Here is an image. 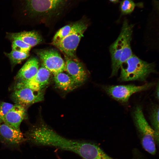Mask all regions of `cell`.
Here are the masks:
<instances>
[{
  "label": "cell",
  "mask_w": 159,
  "mask_h": 159,
  "mask_svg": "<svg viewBox=\"0 0 159 159\" xmlns=\"http://www.w3.org/2000/svg\"><path fill=\"white\" fill-rule=\"evenodd\" d=\"M7 36L10 40L14 38L19 39L31 47L40 43L42 41L41 36L34 31L10 33L8 34Z\"/></svg>",
  "instance_id": "obj_15"
},
{
  "label": "cell",
  "mask_w": 159,
  "mask_h": 159,
  "mask_svg": "<svg viewBox=\"0 0 159 159\" xmlns=\"http://www.w3.org/2000/svg\"><path fill=\"white\" fill-rule=\"evenodd\" d=\"M39 62L35 57L29 59L19 69L15 77L16 82L28 81L32 79L39 69Z\"/></svg>",
  "instance_id": "obj_13"
},
{
  "label": "cell",
  "mask_w": 159,
  "mask_h": 159,
  "mask_svg": "<svg viewBox=\"0 0 159 159\" xmlns=\"http://www.w3.org/2000/svg\"><path fill=\"white\" fill-rule=\"evenodd\" d=\"M138 6L133 0H122L120 2L119 8L122 15L130 14Z\"/></svg>",
  "instance_id": "obj_18"
},
{
  "label": "cell",
  "mask_w": 159,
  "mask_h": 159,
  "mask_svg": "<svg viewBox=\"0 0 159 159\" xmlns=\"http://www.w3.org/2000/svg\"><path fill=\"white\" fill-rule=\"evenodd\" d=\"M65 65L64 71L69 75L79 85L87 79V72L83 65L76 59H72L65 56Z\"/></svg>",
  "instance_id": "obj_11"
},
{
  "label": "cell",
  "mask_w": 159,
  "mask_h": 159,
  "mask_svg": "<svg viewBox=\"0 0 159 159\" xmlns=\"http://www.w3.org/2000/svg\"><path fill=\"white\" fill-rule=\"evenodd\" d=\"M155 92V95L156 98L158 100L159 99V84L158 82L156 86Z\"/></svg>",
  "instance_id": "obj_23"
},
{
  "label": "cell",
  "mask_w": 159,
  "mask_h": 159,
  "mask_svg": "<svg viewBox=\"0 0 159 159\" xmlns=\"http://www.w3.org/2000/svg\"><path fill=\"white\" fill-rule=\"evenodd\" d=\"M26 141L20 129H16L3 123L0 124V143L8 148L18 149Z\"/></svg>",
  "instance_id": "obj_9"
},
{
  "label": "cell",
  "mask_w": 159,
  "mask_h": 159,
  "mask_svg": "<svg viewBox=\"0 0 159 159\" xmlns=\"http://www.w3.org/2000/svg\"><path fill=\"white\" fill-rule=\"evenodd\" d=\"M12 41V50L24 52H29L31 47L21 40L18 38L11 39Z\"/></svg>",
  "instance_id": "obj_20"
},
{
  "label": "cell",
  "mask_w": 159,
  "mask_h": 159,
  "mask_svg": "<svg viewBox=\"0 0 159 159\" xmlns=\"http://www.w3.org/2000/svg\"><path fill=\"white\" fill-rule=\"evenodd\" d=\"M75 22L66 25L59 29L55 34L52 42L59 40L69 34L74 28Z\"/></svg>",
  "instance_id": "obj_21"
},
{
  "label": "cell",
  "mask_w": 159,
  "mask_h": 159,
  "mask_svg": "<svg viewBox=\"0 0 159 159\" xmlns=\"http://www.w3.org/2000/svg\"><path fill=\"white\" fill-rule=\"evenodd\" d=\"M13 66L26 59L29 56V52H24L12 50L9 53H5Z\"/></svg>",
  "instance_id": "obj_17"
},
{
  "label": "cell",
  "mask_w": 159,
  "mask_h": 159,
  "mask_svg": "<svg viewBox=\"0 0 159 159\" xmlns=\"http://www.w3.org/2000/svg\"><path fill=\"white\" fill-rule=\"evenodd\" d=\"M132 117L135 126L141 135L143 148L151 154H155L156 150L155 141L158 143L159 135L147 121L140 105L134 108Z\"/></svg>",
  "instance_id": "obj_4"
},
{
  "label": "cell",
  "mask_w": 159,
  "mask_h": 159,
  "mask_svg": "<svg viewBox=\"0 0 159 159\" xmlns=\"http://www.w3.org/2000/svg\"><path fill=\"white\" fill-rule=\"evenodd\" d=\"M11 97L15 104L25 108L42 100L44 94L42 91H36L24 88L15 89L11 95Z\"/></svg>",
  "instance_id": "obj_10"
},
{
  "label": "cell",
  "mask_w": 159,
  "mask_h": 159,
  "mask_svg": "<svg viewBox=\"0 0 159 159\" xmlns=\"http://www.w3.org/2000/svg\"><path fill=\"white\" fill-rule=\"evenodd\" d=\"M50 75L51 72L42 65L34 77L29 80L30 89L36 91H42L48 84Z\"/></svg>",
  "instance_id": "obj_14"
},
{
  "label": "cell",
  "mask_w": 159,
  "mask_h": 159,
  "mask_svg": "<svg viewBox=\"0 0 159 159\" xmlns=\"http://www.w3.org/2000/svg\"><path fill=\"white\" fill-rule=\"evenodd\" d=\"M155 67L154 63H148L132 55L121 66L119 80L145 81L150 74L155 72Z\"/></svg>",
  "instance_id": "obj_3"
},
{
  "label": "cell",
  "mask_w": 159,
  "mask_h": 159,
  "mask_svg": "<svg viewBox=\"0 0 159 159\" xmlns=\"http://www.w3.org/2000/svg\"><path fill=\"white\" fill-rule=\"evenodd\" d=\"M26 114L25 108L15 104L4 117L3 123L16 129H20V125Z\"/></svg>",
  "instance_id": "obj_12"
},
{
  "label": "cell",
  "mask_w": 159,
  "mask_h": 159,
  "mask_svg": "<svg viewBox=\"0 0 159 159\" xmlns=\"http://www.w3.org/2000/svg\"><path fill=\"white\" fill-rule=\"evenodd\" d=\"M54 76L56 85L62 90L69 92L75 89L79 85L69 75L64 72L58 73Z\"/></svg>",
  "instance_id": "obj_16"
},
{
  "label": "cell",
  "mask_w": 159,
  "mask_h": 159,
  "mask_svg": "<svg viewBox=\"0 0 159 159\" xmlns=\"http://www.w3.org/2000/svg\"><path fill=\"white\" fill-rule=\"evenodd\" d=\"M88 0H16L17 8L31 18L56 19Z\"/></svg>",
  "instance_id": "obj_2"
},
{
  "label": "cell",
  "mask_w": 159,
  "mask_h": 159,
  "mask_svg": "<svg viewBox=\"0 0 159 159\" xmlns=\"http://www.w3.org/2000/svg\"><path fill=\"white\" fill-rule=\"evenodd\" d=\"M14 106V105L7 102H0V124L3 123L4 117Z\"/></svg>",
  "instance_id": "obj_22"
},
{
  "label": "cell",
  "mask_w": 159,
  "mask_h": 159,
  "mask_svg": "<svg viewBox=\"0 0 159 159\" xmlns=\"http://www.w3.org/2000/svg\"><path fill=\"white\" fill-rule=\"evenodd\" d=\"M25 136L26 141L32 145L69 151L82 159H114L96 144L66 138L44 124L32 126L25 132Z\"/></svg>",
  "instance_id": "obj_1"
},
{
  "label": "cell",
  "mask_w": 159,
  "mask_h": 159,
  "mask_svg": "<svg viewBox=\"0 0 159 159\" xmlns=\"http://www.w3.org/2000/svg\"><path fill=\"white\" fill-rule=\"evenodd\" d=\"M87 27L86 20L83 18L75 22V25L66 36L57 41L52 42L55 46L67 56L76 59L75 53L80 41Z\"/></svg>",
  "instance_id": "obj_5"
},
{
  "label": "cell",
  "mask_w": 159,
  "mask_h": 159,
  "mask_svg": "<svg viewBox=\"0 0 159 159\" xmlns=\"http://www.w3.org/2000/svg\"><path fill=\"white\" fill-rule=\"evenodd\" d=\"M42 66L53 75L64 72L65 62L59 53L54 49L41 50L36 52Z\"/></svg>",
  "instance_id": "obj_8"
},
{
  "label": "cell",
  "mask_w": 159,
  "mask_h": 159,
  "mask_svg": "<svg viewBox=\"0 0 159 159\" xmlns=\"http://www.w3.org/2000/svg\"><path fill=\"white\" fill-rule=\"evenodd\" d=\"M155 85L154 82H150L140 86L133 84L105 85L103 89L114 99L121 103H126L133 94L149 89Z\"/></svg>",
  "instance_id": "obj_7"
},
{
  "label": "cell",
  "mask_w": 159,
  "mask_h": 159,
  "mask_svg": "<svg viewBox=\"0 0 159 159\" xmlns=\"http://www.w3.org/2000/svg\"><path fill=\"white\" fill-rule=\"evenodd\" d=\"M58 159H61L59 156H58Z\"/></svg>",
  "instance_id": "obj_25"
},
{
  "label": "cell",
  "mask_w": 159,
  "mask_h": 159,
  "mask_svg": "<svg viewBox=\"0 0 159 159\" xmlns=\"http://www.w3.org/2000/svg\"><path fill=\"white\" fill-rule=\"evenodd\" d=\"M159 107L158 105H153L151 110L150 120L153 129L157 134L159 135Z\"/></svg>",
  "instance_id": "obj_19"
},
{
  "label": "cell",
  "mask_w": 159,
  "mask_h": 159,
  "mask_svg": "<svg viewBox=\"0 0 159 159\" xmlns=\"http://www.w3.org/2000/svg\"><path fill=\"white\" fill-rule=\"evenodd\" d=\"M133 28V25L130 24L125 19L119 36L110 47L112 62L111 77L116 75L120 68L121 55L126 44L131 41Z\"/></svg>",
  "instance_id": "obj_6"
},
{
  "label": "cell",
  "mask_w": 159,
  "mask_h": 159,
  "mask_svg": "<svg viewBox=\"0 0 159 159\" xmlns=\"http://www.w3.org/2000/svg\"><path fill=\"white\" fill-rule=\"evenodd\" d=\"M110 1L114 4L117 3L119 2L120 0H109Z\"/></svg>",
  "instance_id": "obj_24"
}]
</instances>
